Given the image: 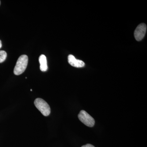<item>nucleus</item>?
Masks as SVG:
<instances>
[{
	"instance_id": "1",
	"label": "nucleus",
	"mask_w": 147,
	"mask_h": 147,
	"mask_svg": "<svg viewBox=\"0 0 147 147\" xmlns=\"http://www.w3.org/2000/svg\"><path fill=\"white\" fill-rule=\"evenodd\" d=\"M28 58L26 55H21L17 61L13 70V73L16 75H19L24 73L28 65Z\"/></svg>"
},
{
	"instance_id": "2",
	"label": "nucleus",
	"mask_w": 147,
	"mask_h": 147,
	"mask_svg": "<svg viewBox=\"0 0 147 147\" xmlns=\"http://www.w3.org/2000/svg\"><path fill=\"white\" fill-rule=\"evenodd\" d=\"M34 103L36 108L41 112L42 115L45 116L50 115L51 112L50 106L43 99L40 98H36L34 100Z\"/></svg>"
},
{
	"instance_id": "3",
	"label": "nucleus",
	"mask_w": 147,
	"mask_h": 147,
	"mask_svg": "<svg viewBox=\"0 0 147 147\" xmlns=\"http://www.w3.org/2000/svg\"><path fill=\"white\" fill-rule=\"evenodd\" d=\"M78 117L80 121L87 126L92 127L94 125V119L84 110L80 111L78 115Z\"/></svg>"
},
{
	"instance_id": "4",
	"label": "nucleus",
	"mask_w": 147,
	"mask_h": 147,
	"mask_svg": "<svg viewBox=\"0 0 147 147\" xmlns=\"http://www.w3.org/2000/svg\"><path fill=\"white\" fill-rule=\"evenodd\" d=\"M147 30V26L145 24H139L134 32V37L137 41H141L144 37Z\"/></svg>"
},
{
	"instance_id": "5",
	"label": "nucleus",
	"mask_w": 147,
	"mask_h": 147,
	"mask_svg": "<svg viewBox=\"0 0 147 147\" xmlns=\"http://www.w3.org/2000/svg\"><path fill=\"white\" fill-rule=\"evenodd\" d=\"M68 61L70 65L74 67H82L85 65V64L83 61L77 59L73 55H69Z\"/></svg>"
},
{
	"instance_id": "6",
	"label": "nucleus",
	"mask_w": 147,
	"mask_h": 147,
	"mask_svg": "<svg viewBox=\"0 0 147 147\" xmlns=\"http://www.w3.org/2000/svg\"><path fill=\"white\" fill-rule=\"evenodd\" d=\"M39 61L40 64V69L42 71H47L48 67L47 65V59L45 55H42L40 56Z\"/></svg>"
},
{
	"instance_id": "7",
	"label": "nucleus",
	"mask_w": 147,
	"mask_h": 147,
	"mask_svg": "<svg viewBox=\"0 0 147 147\" xmlns=\"http://www.w3.org/2000/svg\"><path fill=\"white\" fill-rule=\"evenodd\" d=\"M7 56V54L6 52L3 50L0 51V63L3 62L5 60Z\"/></svg>"
},
{
	"instance_id": "8",
	"label": "nucleus",
	"mask_w": 147,
	"mask_h": 147,
	"mask_svg": "<svg viewBox=\"0 0 147 147\" xmlns=\"http://www.w3.org/2000/svg\"><path fill=\"white\" fill-rule=\"evenodd\" d=\"M82 147H95L94 146H93L91 144H86V145H84V146H82Z\"/></svg>"
},
{
	"instance_id": "9",
	"label": "nucleus",
	"mask_w": 147,
	"mask_h": 147,
	"mask_svg": "<svg viewBox=\"0 0 147 147\" xmlns=\"http://www.w3.org/2000/svg\"><path fill=\"white\" fill-rule=\"evenodd\" d=\"M2 42L1 41V40H0V49H1V48L2 47Z\"/></svg>"
},
{
	"instance_id": "10",
	"label": "nucleus",
	"mask_w": 147,
	"mask_h": 147,
	"mask_svg": "<svg viewBox=\"0 0 147 147\" xmlns=\"http://www.w3.org/2000/svg\"><path fill=\"white\" fill-rule=\"evenodd\" d=\"M0 4H1V1H0Z\"/></svg>"
}]
</instances>
